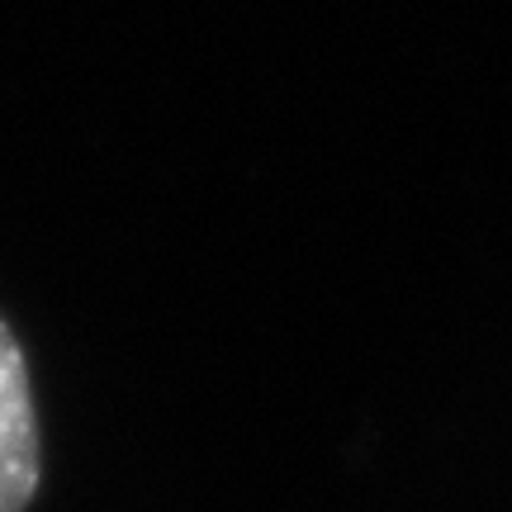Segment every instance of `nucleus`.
I'll list each match as a JSON object with an SVG mask.
<instances>
[{"mask_svg":"<svg viewBox=\"0 0 512 512\" xmlns=\"http://www.w3.org/2000/svg\"><path fill=\"white\" fill-rule=\"evenodd\" d=\"M43 484V437L24 347L0 318V512H29Z\"/></svg>","mask_w":512,"mask_h":512,"instance_id":"obj_1","label":"nucleus"}]
</instances>
